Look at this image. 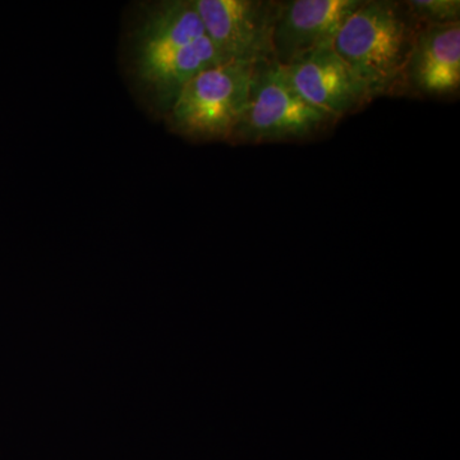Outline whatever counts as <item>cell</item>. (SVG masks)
I'll use <instances>...</instances> for the list:
<instances>
[{
  "mask_svg": "<svg viewBox=\"0 0 460 460\" xmlns=\"http://www.w3.org/2000/svg\"><path fill=\"white\" fill-rule=\"evenodd\" d=\"M226 63L206 35L193 0L147 4L129 36V71L147 104L166 114L187 83Z\"/></svg>",
  "mask_w": 460,
  "mask_h": 460,
  "instance_id": "6da1fadb",
  "label": "cell"
},
{
  "mask_svg": "<svg viewBox=\"0 0 460 460\" xmlns=\"http://www.w3.org/2000/svg\"><path fill=\"white\" fill-rule=\"evenodd\" d=\"M420 26L404 5L363 2L339 30L332 48L361 84L368 102L404 86V72Z\"/></svg>",
  "mask_w": 460,
  "mask_h": 460,
  "instance_id": "7a4b0ae2",
  "label": "cell"
},
{
  "mask_svg": "<svg viewBox=\"0 0 460 460\" xmlns=\"http://www.w3.org/2000/svg\"><path fill=\"white\" fill-rule=\"evenodd\" d=\"M253 66L226 62L193 77L166 111L169 127L195 140H230L247 107Z\"/></svg>",
  "mask_w": 460,
  "mask_h": 460,
  "instance_id": "3957f363",
  "label": "cell"
},
{
  "mask_svg": "<svg viewBox=\"0 0 460 460\" xmlns=\"http://www.w3.org/2000/svg\"><path fill=\"white\" fill-rule=\"evenodd\" d=\"M332 120L296 93L283 66L265 60L253 66L247 107L230 140L260 144L304 138Z\"/></svg>",
  "mask_w": 460,
  "mask_h": 460,
  "instance_id": "277c9868",
  "label": "cell"
},
{
  "mask_svg": "<svg viewBox=\"0 0 460 460\" xmlns=\"http://www.w3.org/2000/svg\"><path fill=\"white\" fill-rule=\"evenodd\" d=\"M206 35L226 62L272 60L271 33L278 3L193 0Z\"/></svg>",
  "mask_w": 460,
  "mask_h": 460,
  "instance_id": "5b68a950",
  "label": "cell"
},
{
  "mask_svg": "<svg viewBox=\"0 0 460 460\" xmlns=\"http://www.w3.org/2000/svg\"><path fill=\"white\" fill-rule=\"evenodd\" d=\"M362 0H293L278 3L271 33L272 60L287 66L296 57L330 45Z\"/></svg>",
  "mask_w": 460,
  "mask_h": 460,
  "instance_id": "8992f818",
  "label": "cell"
},
{
  "mask_svg": "<svg viewBox=\"0 0 460 460\" xmlns=\"http://www.w3.org/2000/svg\"><path fill=\"white\" fill-rule=\"evenodd\" d=\"M283 68L296 93L332 119L353 113L368 102L361 84L332 44L302 54Z\"/></svg>",
  "mask_w": 460,
  "mask_h": 460,
  "instance_id": "52a82bcc",
  "label": "cell"
},
{
  "mask_svg": "<svg viewBox=\"0 0 460 460\" xmlns=\"http://www.w3.org/2000/svg\"><path fill=\"white\" fill-rule=\"evenodd\" d=\"M404 84L423 95H453L460 87V22L420 26Z\"/></svg>",
  "mask_w": 460,
  "mask_h": 460,
  "instance_id": "ba28073f",
  "label": "cell"
},
{
  "mask_svg": "<svg viewBox=\"0 0 460 460\" xmlns=\"http://www.w3.org/2000/svg\"><path fill=\"white\" fill-rule=\"evenodd\" d=\"M402 5L419 26L460 22L459 0H410Z\"/></svg>",
  "mask_w": 460,
  "mask_h": 460,
  "instance_id": "9c48e42d",
  "label": "cell"
}]
</instances>
